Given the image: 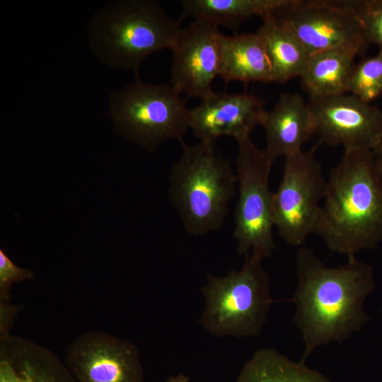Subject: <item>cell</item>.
<instances>
[{"label":"cell","mask_w":382,"mask_h":382,"mask_svg":"<svg viewBox=\"0 0 382 382\" xmlns=\"http://www.w3.org/2000/svg\"><path fill=\"white\" fill-rule=\"evenodd\" d=\"M297 286L291 301L293 321L304 345L301 361L322 345L342 342L368 320L364 303L375 287L373 267L355 257L335 267L326 266L313 250L296 255Z\"/></svg>","instance_id":"cell-1"},{"label":"cell","mask_w":382,"mask_h":382,"mask_svg":"<svg viewBox=\"0 0 382 382\" xmlns=\"http://www.w3.org/2000/svg\"><path fill=\"white\" fill-rule=\"evenodd\" d=\"M314 233L347 257L382 241V172L371 150L344 151L327 179Z\"/></svg>","instance_id":"cell-2"},{"label":"cell","mask_w":382,"mask_h":382,"mask_svg":"<svg viewBox=\"0 0 382 382\" xmlns=\"http://www.w3.org/2000/svg\"><path fill=\"white\" fill-rule=\"evenodd\" d=\"M173 163L168 190L185 230L203 236L219 228L238 187L236 171L215 142L187 145Z\"/></svg>","instance_id":"cell-3"},{"label":"cell","mask_w":382,"mask_h":382,"mask_svg":"<svg viewBox=\"0 0 382 382\" xmlns=\"http://www.w3.org/2000/svg\"><path fill=\"white\" fill-rule=\"evenodd\" d=\"M182 21L169 17L155 1H120L96 16L89 36L94 52L103 61L137 72L152 54L172 50Z\"/></svg>","instance_id":"cell-4"},{"label":"cell","mask_w":382,"mask_h":382,"mask_svg":"<svg viewBox=\"0 0 382 382\" xmlns=\"http://www.w3.org/2000/svg\"><path fill=\"white\" fill-rule=\"evenodd\" d=\"M262 259L244 257L242 267L224 276L207 274L201 287L204 307L199 323L216 337L259 335L274 300Z\"/></svg>","instance_id":"cell-5"},{"label":"cell","mask_w":382,"mask_h":382,"mask_svg":"<svg viewBox=\"0 0 382 382\" xmlns=\"http://www.w3.org/2000/svg\"><path fill=\"white\" fill-rule=\"evenodd\" d=\"M134 83L111 92L110 112L123 137L149 151L168 139L183 141L189 110L172 85L145 83L136 72Z\"/></svg>","instance_id":"cell-6"},{"label":"cell","mask_w":382,"mask_h":382,"mask_svg":"<svg viewBox=\"0 0 382 382\" xmlns=\"http://www.w3.org/2000/svg\"><path fill=\"white\" fill-rule=\"evenodd\" d=\"M236 173L238 199L234 210L233 236L237 253L261 259L276 248L273 231V195L269 185L273 161L250 136L236 141Z\"/></svg>","instance_id":"cell-7"},{"label":"cell","mask_w":382,"mask_h":382,"mask_svg":"<svg viewBox=\"0 0 382 382\" xmlns=\"http://www.w3.org/2000/svg\"><path fill=\"white\" fill-rule=\"evenodd\" d=\"M286 156L284 172L273 195L274 228L289 245L302 246L314 233L327 179L315 156L317 146Z\"/></svg>","instance_id":"cell-8"},{"label":"cell","mask_w":382,"mask_h":382,"mask_svg":"<svg viewBox=\"0 0 382 382\" xmlns=\"http://www.w3.org/2000/svg\"><path fill=\"white\" fill-rule=\"evenodd\" d=\"M274 13L310 55L341 46L364 53L369 45L356 15L344 0H292Z\"/></svg>","instance_id":"cell-9"},{"label":"cell","mask_w":382,"mask_h":382,"mask_svg":"<svg viewBox=\"0 0 382 382\" xmlns=\"http://www.w3.org/2000/svg\"><path fill=\"white\" fill-rule=\"evenodd\" d=\"M64 363L76 382H144L137 346L105 331L90 330L73 339Z\"/></svg>","instance_id":"cell-10"},{"label":"cell","mask_w":382,"mask_h":382,"mask_svg":"<svg viewBox=\"0 0 382 382\" xmlns=\"http://www.w3.org/2000/svg\"><path fill=\"white\" fill-rule=\"evenodd\" d=\"M318 144L369 149L382 134V110L352 94L310 100Z\"/></svg>","instance_id":"cell-11"},{"label":"cell","mask_w":382,"mask_h":382,"mask_svg":"<svg viewBox=\"0 0 382 382\" xmlns=\"http://www.w3.org/2000/svg\"><path fill=\"white\" fill-rule=\"evenodd\" d=\"M220 32L217 26L194 20L182 28L172 49L171 85L189 98L203 99L214 91L219 76Z\"/></svg>","instance_id":"cell-12"},{"label":"cell","mask_w":382,"mask_h":382,"mask_svg":"<svg viewBox=\"0 0 382 382\" xmlns=\"http://www.w3.org/2000/svg\"><path fill=\"white\" fill-rule=\"evenodd\" d=\"M267 113L262 103L251 94L214 92L189 110V126L200 141L215 142L225 136L237 141L262 126Z\"/></svg>","instance_id":"cell-13"},{"label":"cell","mask_w":382,"mask_h":382,"mask_svg":"<svg viewBox=\"0 0 382 382\" xmlns=\"http://www.w3.org/2000/svg\"><path fill=\"white\" fill-rule=\"evenodd\" d=\"M0 382H76L50 349L31 340L0 335Z\"/></svg>","instance_id":"cell-14"},{"label":"cell","mask_w":382,"mask_h":382,"mask_svg":"<svg viewBox=\"0 0 382 382\" xmlns=\"http://www.w3.org/2000/svg\"><path fill=\"white\" fill-rule=\"evenodd\" d=\"M266 138L265 150L274 161L296 154L316 134L313 115L298 93H282L262 125Z\"/></svg>","instance_id":"cell-15"},{"label":"cell","mask_w":382,"mask_h":382,"mask_svg":"<svg viewBox=\"0 0 382 382\" xmlns=\"http://www.w3.org/2000/svg\"><path fill=\"white\" fill-rule=\"evenodd\" d=\"M219 76L226 83L238 81L274 82L273 71L265 45L255 33L225 35L220 33Z\"/></svg>","instance_id":"cell-16"},{"label":"cell","mask_w":382,"mask_h":382,"mask_svg":"<svg viewBox=\"0 0 382 382\" xmlns=\"http://www.w3.org/2000/svg\"><path fill=\"white\" fill-rule=\"evenodd\" d=\"M363 52L354 47H337L311 54L301 76L309 100L348 93L355 58Z\"/></svg>","instance_id":"cell-17"},{"label":"cell","mask_w":382,"mask_h":382,"mask_svg":"<svg viewBox=\"0 0 382 382\" xmlns=\"http://www.w3.org/2000/svg\"><path fill=\"white\" fill-rule=\"evenodd\" d=\"M262 19V24L257 33L263 40L271 61L274 82L284 83L301 77L310 54L274 12Z\"/></svg>","instance_id":"cell-18"},{"label":"cell","mask_w":382,"mask_h":382,"mask_svg":"<svg viewBox=\"0 0 382 382\" xmlns=\"http://www.w3.org/2000/svg\"><path fill=\"white\" fill-rule=\"evenodd\" d=\"M292 0H183L181 19L190 17L217 27L223 26L233 34L243 21L264 17L289 4Z\"/></svg>","instance_id":"cell-19"},{"label":"cell","mask_w":382,"mask_h":382,"mask_svg":"<svg viewBox=\"0 0 382 382\" xmlns=\"http://www.w3.org/2000/svg\"><path fill=\"white\" fill-rule=\"evenodd\" d=\"M235 382H331L324 374L272 347L256 350Z\"/></svg>","instance_id":"cell-20"},{"label":"cell","mask_w":382,"mask_h":382,"mask_svg":"<svg viewBox=\"0 0 382 382\" xmlns=\"http://www.w3.org/2000/svg\"><path fill=\"white\" fill-rule=\"evenodd\" d=\"M348 93L371 103L382 96V51L356 64L348 83Z\"/></svg>","instance_id":"cell-21"},{"label":"cell","mask_w":382,"mask_h":382,"mask_svg":"<svg viewBox=\"0 0 382 382\" xmlns=\"http://www.w3.org/2000/svg\"><path fill=\"white\" fill-rule=\"evenodd\" d=\"M356 15L369 45L382 51V0H344Z\"/></svg>","instance_id":"cell-22"},{"label":"cell","mask_w":382,"mask_h":382,"mask_svg":"<svg viewBox=\"0 0 382 382\" xmlns=\"http://www.w3.org/2000/svg\"><path fill=\"white\" fill-rule=\"evenodd\" d=\"M33 278L30 270L15 265L4 251L0 250V300L11 301L10 289L13 283Z\"/></svg>","instance_id":"cell-23"},{"label":"cell","mask_w":382,"mask_h":382,"mask_svg":"<svg viewBox=\"0 0 382 382\" xmlns=\"http://www.w3.org/2000/svg\"><path fill=\"white\" fill-rule=\"evenodd\" d=\"M19 311L20 306L13 304L11 301L0 300V335L11 333V328Z\"/></svg>","instance_id":"cell-24"},{"label":"cell","mask_w":382,"mask_h":382,"mask_svg":"<svg viewBox=\"0 0 382 382\" xmlns=\"http://www.w3.org/2000/svg\"><path fill=\"white\" fill-rule=\"evenodd\" d=\"M377 166L382 172V134L371 149Z\"/></svg>","instance_id":"cell-25"},{"label":"cell","mask_w":382,"mask_h":382,"mask_svg":"<svg viewBox=\"0 0 382 382\" xmlns=\"http://www.w3.org/2000/svg\"><path fill=\"white\" fill-rule=\"evenodd\" d=\"M166 382H190V378L186 374L180 373L170 376Z\"/></svg>","instance_id":"cell-26"}]
</instances>
